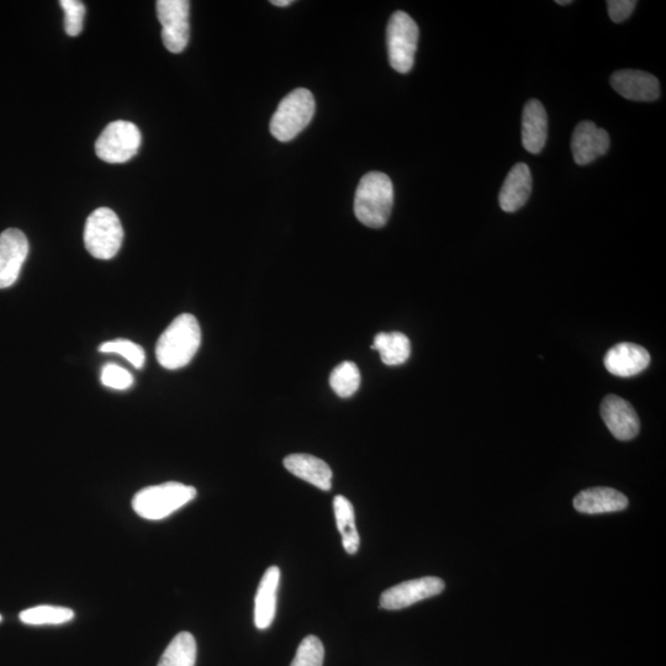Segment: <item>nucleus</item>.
Returning <instances> with one entry per match:
<instances>
[{"instance_id": "nucleus-1", "label": "nucleus", "mask_w": 666, "mask_h": 666, "mask_svg": "<svg viewBox=\"0 0 666 666\" xmlns=\"http://www.w3.org/2000/svg\"><path fill=\"white\" fill-rule=\"evenodd\" d=\"M200 343L202 331L197 317L190 314L179 315L158 338L157 361L168 370L181 369L192 362Z\"/></svg>"}, {"instance_id": "nucleus-2", "label": "nucleus", "mask_w": 666, "mask_h": 666, "mask_svg": "<svg viewBox=\"0 0 666 666\" xmlns=\"http://www.w3.org/2000/svg\"><path fill=\"white\" fill-rule=\"evenodd\" d=\"M394 205L393 182L387 174L367 173L358 184L354 213L363 225L380 229L387 225Z\"/></svg>"}, {"instance_id": "nucleus-3", "label": "nucleus", "mask_w": 666, "mask_h": 666, "mask_svg": "<svg viewBox=\"0 0 666 666\" xmlns=\"http://www.w3.org/2000/svg\"><path fill=\"white\" fill-rule=\"evenodd\" d=\"M195 498H197V489L193 486L169 481L140 490L132 499V507L142 518L160 521L182 509Z\"/></svg>"}, {"instance_id": "nucleus-4", "label": "nucleus", "mask_w": 666, "mask_h": 666, "mask_svg": "<svg viewBox=\"0 0 666 666\" xmlns=\"http://www.w3.org/2000/svg\"><path fill=\"white\" fill-rule=\"evenodd\" d=\"M313 93L305 88L295 89L278 105L271 120V134L280 142H289L308 128L315 115Z\"/></svg>"}, {"instance_id": "nucleus-5", "label": "nucleus", "mask_w": 666, "mask_h": 666, "mask_svg": "<svg viewBox=\"0 0 666 666\" xmlns=\"http://www.w3.org/2000/svg\"><path fill=\"white\" fill-rule=\"evenodd\" d=\"M84 245L94 258L108 259L118 255L124 241V229L119 216L109 208H99L84 227Z\"/></svg>"}, {"instance_id": "nucleus-6", "label": "nucleus", "mask_w": 666, "mask_h": 666, "mask_svg": "<svg viewBox=\"0 0 666 666\" xmlns=\"http://www.w3.org/2000/svg\"><path fill=\"white\" fill-rule=\"evenodd\" d=\"M419 41V26L409 14L396 12L391 15L387 30L390 66L399 73H409L414 67Z\"/></svg>"}, {"instance_id": "nucleus-7", "label": "nucleus", "mask_w": 666, "mask_h": 666, "mask_svg": "<svg viewBox=\"0 0 666 666\" xmlns=\"http://www.w3.org/2000/svg\"><path fill=\"white\" fill-rule=\"evenodd\" d=\"M141 131L129 121H114L104 129L95 144L100 160L107 163H125L140 150Z\"/></svg>"}, {"instance_id": "nucleus-8", "label": "nucleus", "mask_w": 666, "mask_h": 666, "mask_svg": "<svg viewBox=\"0 0 666 666\" xmlns=\"http://www.w3.org/2000/svg\"><path fill=\"white\" fill-rule=\"evenodd\" d=\"M157 17L162 25V41L172 54H181L190 37L188 0H158Z\"/></svg>"}, {"instance_id": "nucleus-9", "label": "nucleus", "mask_w": 666, "mask_h": 666, "mask_svg": "<svg viewBox=\"0 0 666 666\" xmlns=\"http://www.w3.org/2000/svg\"><path fill=\"white\" fill-rule=\"evenodd\" d=\"M446 584L436 576L405 581L384 591L380 596V609L396 611L406 609L422 600L442 594Z\"/></svg>"}, {"instance_id": "nucleus-10", "label": "nucleus", "mask_w": 666, "mask_h": 666, "mask_svg": "<svg viewBox=\"0 0 666 666\" xmlns=\"http://www.w3.org/2000/svg\"><path fill=\"white\" fill-rule=\"evenodd\" d=\"M28 255L29 242L23 232L8 229L0 234V289L17 282Z\"/></svg>"}, {"instance_id": "nucleus-11", "label": "nucleus", "mask_w": 666, "mask_h": 666, "mask_svg": "<svg viewBox=\"0 0 666 666\" xmlns=\"http://www.w3.org/2000/svg\"><path fill=\"white\" fill-rule=\"evenodd\" d=\"M600 414L613 437L620 441H631L641 430V422L633 406L616 395H607L602 400Z\"/></svg>"}, {"instance_id": "nucleus-12", "label": "nucleus", "mask_w": 666, "mask_h": 666, "mask_svg": "<svg viewBox=\"0 0 666 666\" xmlns=\"http://www.w3.org/2000/svg\"><path fill=\"white\" fill-rule=\"evenodd\" d=\"M611 140L604 129L597 128L592 121H583L574 130L572 151L576 165L586 166L606 155Z\"/></svg>"}, {"instance_id": "nucleus-13", "label": "nucleus", "mask_w": 666, "mask_h": 666, "mask_svg": "<svg viewBox=\"0 0 666 666\" xmlns=\"http://www.w3.org/2000/svg\"><path fill=\"white\" fill-rule=\"evenodd\" d=\"M611 86L623 98L633 102H654L660 97L658 79L643 71H617L612 74Z\"/></svg>"}, {"instance_id": "nucleus-14", "label": "nucleus", "mask_w": 666, "mask_h": 666, "mask_svg": "<svg viewBox=\"0 0 666 666\" xmlns=\"http://www.w3.org/2000/svg\"><path fill=\"white\" fill-rule=\"evenodd\" d=\"M604 363L612 375L629 378L649 367L650 354L646 348L636 343L622 342L606 353Z\"/></svg>"}, {"instance_id": "nucleus-15", "label": "nucleus", "mask_w": 666, "mask_h": 666, "mask_svg": "<svg viewBox=\"0 0 666 666\" xmlns=\"http://www.w3.org/2000/svg\"><path fill=\"white\" fill-rule=\"evenodd\" d=\"M532 193V174L525 163H517L507 174L500 190L499 204L505 213H515L525 206Z\"/></svg>"}, {"instance_id": "nucleus-16", "label": "nucleus", "mask_w": 666, "mask_h": 666, "mask_svg": "<svg viewBox=\"0 0 666 666\" xmlns=\"http://www.w3.org/2000/svg\"><path fill=\"white\" fill-rule=\"evenodd\" d=\"M626 495L612 488H590L581 491L574 499L575 510L580 514H609L627 509Z\"/></svg>"}, {"instance_id": "nucleus-17", "label": "nucleus", "mask_w": 666, "mask_h": 666, "mask_svg": "<svg viewBox=\"0 0 666 666\" xmlns=\"http://www.w3.org/2000/svg\"><path fill=\"white\" fill-rule=\"evenodd\" d=\"M548 116L543 104L537 99L527 102L522 114V145L533 155L546 146Z\"/></svg>"}, {"instance_id": "nucleus-18", "label": "nucleus", "mask_w": 666, "mask_h": 666, "mask_svg": "<svg viewBox=\"0 0 666 666\" xmlns=\"http://www.w3.org/2000/svg\"><path fill=\"white\" fill-rule=\"evenodd\" d=\"M279 580V568L271 567L259 583L255 600V625L261 631L271 627L276 617Z\"/></svg>"}, {"instance_id": "nucleus-19", "label": "nucleus", "mask_w": 666, "mask_h": 666, "mask_svg": "<svg viewBox=\"0 0 666 666\" xmlns=\"http://www.w3.org/2000/svg\"><path fill=\"white\" fill-rule=\"evenodd\" d=\"M284 467L300 479L308 481L320 490L329 491L332 486V470L326 462L310 454H290L284 459Z\"/></svg>"}, {"instance_id": "nucleus-20", "label": "nucleus", "mask_w": 666, "mask_h": 666, "mask_svg": "<svg viewBox=\"0 0 666 666\" xmlns=\"http://www.w3.org/2000/svg\"><path fill=\"white\" fill-rule=\"evenodd\" d=\"M372 350L378 351L387 366H400L411 354L410 340L401 332H380L374 338Z\"/></svg>"}, {"instance_id": "nucleus-21", "label": "nucleus", "mask_w": 666, "mask_h": 666, "mask_svg": "<svg viewBox=\"0 0 666 666\" xmlns=\"http://www.w3.org/2000/svg\"><path fill=\"white\" fill-rule=\"evenodd\" d=\"M333 510H335V517L338 532L341 533L343 548L346 549L348 554H356L361 544L359 538L356 517H354V509L351 501L345 496L337 495L333 500Z\"/></svg>"}, {"instance_id": "nucleus-22", "label": "nucleus", "mask_w": 666, "mask_h": 666, "mask_svg": "<svg viewBox=\"0 0 666 666\" xmlns=\"http://www.w3.org/2000/svg\"><path fill=\"white\" fill-rule=\"evenodd\" d=\"M197 662V642L193 634L182 632L169 643L158 666H195Z\"/></svg>"}, {"instance_id": "nucleus-23", "label": "nucleus", "mask_w": 666, "mask_h": 666, "mask_svg": "<svg viewBox=\"0 0 666 666\" xmlns=\"http://www.w3.org/2000/svg\"><path fill=\"white\" fill-rule=\"evenodd\" d=\"M20 621L30 626L63 625L73 620L74 612L67 607L36 606L20 613Z\"/></svg>"}, {"instance_id": "nucleus-24", "label": "nucleus", "mask_w": 666, "mask_h": 666, "mask_svg": "<svg viewBox=\"0 0 666 666\" xmlns=\"http://www.w3.org/2000/svg\"><path fill=\"white\" fill-rule=\"evenodd\" d=\"M330 385L340 398H351L361 385V373L353 362H343L332 370Z\"/></svg>"}, {"instance_id": "nucleus-25", "label": "nucleus", "mask_w": 666, "mask_h": 666, "mask_svg": "<svg viewBox=\"0 0 666 666\" xmlns=\"http://www.w3.org/2000/svg\"><path fill=\"white\" fill-rule=\"evenodd\" d=\"M324 644L315 636H309L300 643L292 665L290 666H322L324 664Z\"/></svg>"}, {"instance_id": "nucleus-26", "label": "nucleus", "mask_w": 666, "mask_h": 666, "mask_svg": "<svg viewBox=\"0 0 666 666\" xmlns=\"http://www.w3.org/2000/svg\"><path fill=\"white\" fill-rule=\"evenodd\" d=\"M102 353H115L128 359V361L137 369L145 366L144 348L129 340H115L103 343L99 347Z\"/></svg>"}, {"instance_id": "nucleus-27", "label": "nucleus", "mask_w": 666, "mask_h": 666, "mask_svg": "<svg viewBox=\"0 0 666 666\" xmlns=\"http://www.w3.org/2000/svg\"><path fill=\"white\" fill-rule=\"evenodd\" d=\"M60 5L65 12V30L68 36H78L82 33L86 5L79 0H61Z\"/></svg>"}, {"instance_id": "nucleus-28", "label": "nucleus", "mask_w": 666, "mask_h": 666, "mask_svg": "<svg viewBox=\"0 0 666 666\" xmlns=\"http://www.w3.org/2000/svg\"><path fill=\"white\" fill-rule=\"evenodd\" d=\"M102 383L105 387L115 390H126L134 384V377L128 370L118 364L109 363L102 370Z\"/></svg>"}, {"instance_id": "nucleus-29", "label": "nucleus", "mask_w": 666, "mask_h": 666, "mask_svg": "<svg viewBox=\"0 0 666 666\" xmlns=\"http://www.w3.org/2000/svg\"><path fill=\"white\" fill-rule=\"evenodd\" d=\"M636 5V0H610V2H607L610 19L613 23H623V21L631 17Z\"/></svg>"}, {"instance_id": "nucleus-30", "label": "nucleus", "mask_w": 666, "mask_h": 666, "mask_svg": "<svg viewBox=\"0 0 666 666\" xmlns=\"http://www.w3.org/2000/svg\"><path fill=\"white\" fill-rule=\"evenodd\" d=\"M272 4L276 5V7L284 8V7H289V5H292L293 0H272Z\"/></svg>"}, {"instance_id": "nucleus-31", "label": "nucleus", "mask_w": 666, "mask_h": 666, "mask_svg": "<svg viewBox=\"0 0 666 666\" xmlns=\"http://www.w3.org/2000/svg\"><path fill=\"white\" fill-rule=\"evenodd\" d=\"M555 3H557L559 5H567V4H572L573 2H572V0H557V2H555Z\"/></svg>"}, {"instance_id": "nucleus-32", "label": "nucleus", "mask_w": 666, "mask_h": 666, "mask_svg": "<svg viewBox=\"0 0 666 666\" xmlns=\"http://www.w3.org/2000/svg\"><path fill=\"white\" fill-rule=\"evenodd\" d=\"M0 622H2V616H0Z\"/></svg>"}]
</instances>
